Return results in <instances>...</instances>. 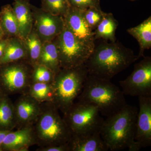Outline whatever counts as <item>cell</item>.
<instances>
[{
    "instance_id": "obj_1",
    "label": "cell",
    "mask_w": 151,
    "mask_h": 151,
    "mask_svg": "<svg viewBox=\"0 0 151 151\" xmlns=\"http://www.w3.org/2000/svg\"><path fill=\"white\" fill-rule=\"evenodd\" d=\"M102 40V39H101ZM85 63L89 75L110 80L137 60L130 49L119 42L102 40Z\"/></svg>"
},
{
    "instance_id": "obj_2",
    "label": "cell",
    "mask_w": 151,
    "mask_h": 151,
    "mask_svg": "<svg viewBox=\"0 0 151 151\" xmlns=\"http://www.w3.org/2000/svg\"><path fill=\"white\" fill-rule=\"evenodd\" d=\"M138 111L137 108L127 104L104 120L100 134L109 150H140L135 141Z\"/></svg>"
},
{
    "instance_id": "obj_3",
    "label": "cell",
    "mask_w": 151,
    "mask_h": 151,
    "mask_svg": "<svg viewBox=\"0 0 151 151\" xmlns=\"http://www.w3.org/2000/svg\"><path fill=\"white\" fill-rule=\"evenodd\" d=\"M123 92L110 80L88 75L78 100L93 103L102 116L109 117L127 105Z\"/></svg>"
},
{
    "instance_id": "obj_4",
    "label": "cell",
    "mask_w": 151,
    "mask_h": 151,
    "mask_svg": "<svg viewBox=\"0 0 151 151\" xmlns=\"http://www.w3.org/2000/svg\"><path fill=\"white\" fill-rule=\"evenodd\" d=\"M89 75L85 64L71 68H61L52 82L54 104L65 113L81 93Z\"/></svg>"
},
{
    "instance_id": "obj_5",
    "label": "cell",
    "mask_w": 151,
    "mask_h": 151,
    "mask_svg": "<svg viewBox=\"0 0 151 151\" xmlns=\"http://www.w3.org/2000/svg\"><path fill=\"white\" fill-rule=\"evenodd\" d=\"M64 121L72 135H81L100 132L104 120L96 105L78 100L65 113Z\"/></svg>"
},
{
    "instance_id": "obj_6",
    "label": "cell",
    "mask_w": 151,
    "mask_h": 151,
    "mask_svg": "<svg viewBox=\"0 0 151 151\" xmlns=\"http://www.w3.org/2000/svg\"><path fill=\"white\" fill-rule=\"evenodd\" d=\"M55 40L59 51L61 68H73L84 65L93 50L78 40L65 24Z\"/></svg>"
},
{
    "instance_id": "obj_7",
    "label": "cell",
    "mask_w": 151,
    "mask_h": 151,
    "mask_svg": "<svg viewBox=\"0 0 151 151\" xmlns=\"http://www.w3.org/2000/svg\"><path fill=\"white\" fill-rule=\"evenodd\" d=\"M57 109L54 104L48 112L41 116L38 122L39 137L51 146L68 143L72 137V133L64 119L60 116Z\"/></svg>"
},
{
    "instance_id": "obj_8",
    "label": "cell",
    "mask_w": 151,
    "mask_h": 151,
    "mask_svg": "<svg viewBox=\"0 0 151 151\" xmlns=\"http://www.w3.org/2000/svg\"><path fill=\"white\" fill-rule=\"evenodd\" d=\"M124 95L151 97V58L145 57L136 63L132 73L119 82Z\"/></svg>"
},
{
    "instance_id": "obj_9",
    "label": "cell",
    "mask_w": 151,
    "mask_h": 151,
    "mask_svg": "<svg viewBox=\"0 0 151 151\" xmlns=\"http://www.w3.org/2000/svg\"><path fill=\"white\" fill-rule=\"evenodd\" d=\"M31 8L33 21L32 29L42 43L54 40L64 28L63 17L53 15L32 4Z\"/></svg>"
},
{
    "instance_id": "obj_10",
    "label": "cell",
    "mask_w": 151,
    "mask_h": 151,
    "mask_svg": "<svg viewBox=\"0 0 151 151\" xmlns=\"http://www.w3.org/2000/svg\"><path fill=\"white\" fill-rule=\"evenodd\" d=\"M63 19L65 25L73 35L93 50L95 42L94 31L85 20L84 10L71 6Z\"/></svg>"
},
{
    "instance_id": "obj_11",
    "label": "cell",
    "mask_w": 151,
    "mask_h": 151,
    "mask_svg": "<svg viewBox=\"0 0 151 151\" xmlns=\"http://www.w3.org/2000/svg\"><path fill=\"white\" fill-rule=\"evenodd\" d=\"M139 97L135 141L139 150L151 145V97Z\"/></svg>"
},
{
    "instance_id": "obj_12",
    "label": "cell",
    "mask_w": 151,
    "mask_h": 151,
    "mask_svg": "<svg viewBox=\"0 0 151 151\" xmlns=\"http://www.w3.org/2000/svg\"><path fill=\"white\" fill-rule=\"evenodd\" d=\"M28 73L26 68L14 62L0 66V81L11 91L22 89L27 84Z\"/></svg>"
},
{
    "instance_id": "obj_13",
    "label": "cell",
    "mask_w": 151,
    "mask_h": 151,
    "mask_svg": "<svg viewBox=\"0 0 151 151\" xmlns=\"http://www.w3.org/2000/svg\"><path fill=\"white\" fill-rule=\"evenodd\" d=\"M70 150L107 151L108 146L101 137L100 132L81 135H72L68 142Z\"/></svg>"
},
{
    "instance_id": "obj_14",
    "label": "cell",
    "mask_w": 151,
    "mask_h": 151,
    "mask_svg": "<svg viewBox=\"0 0 151 151\" xmlns=\"http://www.w3.org/2000/svg\"><path fill=\"white\" fill-rule=\"evenodd\" d=\"M30 0H14L12 8L19 26V37L23 40L33 28V17Z\"/></svg>"
},
{
    "instance_id": "obj_15",
    "label": "cell",
    "mask_w": 151,
    "mask_h": 151,
    "mask_svg": "<svg viewBox=\"0 0 151 151\" xmlns=\"http://www.w3.org/2000/svg\"><path fill=\"white\" fill-rule=\"evenodd\" d=\"M37 64L44 65L55 73L61 69L59 51L55 39L42 43Z\"/></svg>"
},
{
    "instance_id": "obj_16",
    "label": "cell",
    "mask_w": 151,
    "mask_h": 151,
    "mask_svg": "<svg viewBox=\"0 0 151 151\" xmlns=\"http://www.w3.org/2000/svg\"><path fill=\"white\" fill-rule=\"evenodd\" d=\"M27 58L23 40L18 37L9 38L5 51L0 59V66Z\"/></svg>"
},
{
    "instance_id": "obj_17",
    "label": "cell",
    "mask_w": 151,
    "mask_h": 151,
    "mask_svg": "<svg viewBox=\"0 0 151 151\" xmlns=\"http://www.w3.org/2000/svg\"><path fill=\"white\" fill-rule=\"evenodd\" d=\"M127 32L137 40L140 52L137 59L143 56L146 50L151 47V17H150L140 24L127 29Z\"/></svg>"
},
{
    "instance_id": "obj_18",
    "label": "cell",
    "mask_w": 151,
    "mask_h": 151,
    "mask_svg": "<svg viewBox=\"0 0 151 151\" xmlns=\"http://www.w3.org/2000/svg\"><path fill=\"white\" fill-rule=\"evenodd\" d=\"M0 25L6 37L20 38L18 24L13 9L10 5H6L1 8Z\"/></svg>"
},
{
    "instance_id": "obj_19",
    "label": "cell",
    "mask_w": 151,
    "mask_h": 151,
    "mask_svg": "<svg viewBox=\"0 0 151 151\" xmlns=\"http://www.w3.org/2000/svg\"><path fill=\"white\" fill-rule=\"evenodd\" d=\"M118 25V22L113 14L103 12V18L94 31V40L115 41V33Z\"/></svg>"
},
{
    "instance_id": "obj_20",
    "label": "cell",
    "mask_w": 151,
    "mask_h": 151,
    "mask_svg": "<svg viewBox=\"0 0 151 151\" xmlns=\"http://www.w3.org/2000/svg\"><path fill=\"white\" fill-rule=\"evenodd\" d=\"M31 136L30 133L28 129L9 132L1 146L4 148L10 150L22 147L30 143L31 139Z\"/></svg>"
},
{
    "instance_id": "obj_21",
    "label": "cell",
    "mask_w": 151,
    "mask_h": 151,
    "mask_svg": "<svg viewBox=\"0 0 151 151\" xmlns=\"http://www.w3.org/2000/svg\"><path fill=\"white\" fill-rule=\"evenodd\" d=\"M27 51V58H29L31 63L37 65L40 56L42 43L37 34L33 29L23 40Z\"/></svg>"
},
{
    "instance_id": "obj_22",
    "label": "cell",
    "mask_w": 151,
    "mask_h": 151,
    "mask_svg": "<svg viewBox=\"0 0 151 151\" xmlns=\"http://www.w3.org/2000/svg\"><path fill=\"white\" fill-rule=\"evenodd\" d=\"M41 2L42 9L53 15L63 17L71 6L69 0H41Z\"/></svg>"
},
{
    "instance_id": "obj_23",
    "label": "cell",
    "mask_w": 151,
    "mask_h": 151,
    "mask_svg": "<svg viewBox=\"0 0 151 151\" xmlns=\"http://www.w3.org/2000/svg\"><path fill=\"white\" fill-rule=\"evenodd\" d=\"M14 119L13 110L8 100L0 97V130H5L11 127Z\"/></svg>"
},
{
    "instance_id": "obj_24",
    "label": "cell",
    "mask_w": 151,
    "mask_h": 151,
    "mask_svg": "<svg viewBox=\"0 0 151 151\" xmlns=\"http://www.w3.org/2000/svg\"><path fill=\"white\" fill-rule=\"evenodd\" d=\"M36 107L34 103L27 100H23L17 107V114L22 121L25 122L31 119L36 113Z\"/></svg>"
},
{
    "instance_id": "obj_25",
    "label": "cell",
    "mask_w": 151,
    "mask_h": 151,
    "mask_svg": "<svg viewBox=\"0 0 151 151\" xmlns=\"http://www.w3.org/2000/svg\"><path fill=\"white\" fill-rule=\"evenodd\" d=\"M103 12L101 8L91 7L84 11V18L90 27L94 30L101 21Z\"/></svg>"
},
{
    "instance_id": "obj_26",
    "label": "cell",
    "mask_w": 151,
    "mask_h": 151,
    "mask_svg": "<svg viewBox=\"0 0 151 151\" xmlns=\"http://www.w3.org/2000/svg\"><path fill=\"white\" fill-rule=\"evenodd\" d=\"M34 72V78L36 82L47 83L52 82L55 73L43 65L37 64Z\"/></svg>"
},
{
    "instance_id": "obj_27",
    "label": "cell",
    "mask_w": 151,
    "mask_h": 151,
    "mask_svg": "<svg viewBox=\"0 0 151 151\" xmlns=\"http://www.w3.org/2000/svg\"><path fill=\"white\" fill-rule=\"evenodd\" d=\"M51 90V87L48 86L47 83L36 82L33 86L32 92L34 97L37 100H42L48 97V94Z\"/></svg>"
},
{
    "instance_id": "obj_28",
    "label": "cell",
    "mask_w": 151,
    "mask_h": 151,
    "mask_svg": "<svg viewBox=\"0 0 151 151\" xmlns=\"http://www.w3.org/2000/svg\"><path fill=\"white\" fill-rule=\"evenodd\" d=\"M70 5L81 10L91 7L100 8V0H69Z\"/></svg>"
},
{
    "instance_id": "obj_29",
    "label": "cell",
    "mask_w": 151,
    "mask_h": 151,
    "mask_svg": "<svg viewBox=\"0 0 151 151\" xmlns=\"http://www.w3.org/2000/svg\"><path fill=\"white\" fill-rule=\"evenodd\" d=\"M8 39L9 38L5 37L0 40V59L2 57L4 53Z\"/></svg>"
},
{
    "instance_id": "obj_30",
    "label": "cell",
    "mask_w": 151,
    "mask_h": 151,
    "mask_svg": "<svg viewBox=\"0 0 151 151\" xmlns=\"http://www.w3.org/2000/svg\"><path fill=\"white\" fill-rule=\"evenodd\" d=\"M8 132H9L8 131L0 130V147L1 146L3 141H4L6 135Z\"/></svg>"
},
{
    "instance_id": "obj_31",
    "label": "cell",
    "mask_w": 151,
    "mask_h": 151,
    "mask_svg": "<svg viewBox=\"0 0 151 151\" xmlns=\"http://www.w3.org/2000/svg\"><path fill=\"white\" fill-rule=\"evenodd\" d=\"M5 37H6L5 36L3 32V30L2 29L1 27V25H0V40L3 39Z\"/></svg>"
},
{
    "instance_id": "obj_32",
    "label": "cell",
    "mask_w": 151,
    "mask_h": 151,
    "mask_svg": "<svg viewBox=\"0 0 151 151\" xmlns=\"http://www.w3.org/2000/svg\"><path fill=\"white\" fill-rule=\"evenodd\" d=\"M1 97V91H0V97Z\"/></svg>"
},
{
    "instance_id": "obj_33",
    "label": "cell",
    "mask_w": 151,
    "mask_h": 151,
    "mask_svg": "<svg viewBox=\"0 0 151 151\" xmlns=\"http://www.w3.org/2000/svg\"><path fill=\"white\" fill-rule=\"evenodd\" d=\"M131 1H134V0H131Z\"/></svg>"
}]
</instances>
